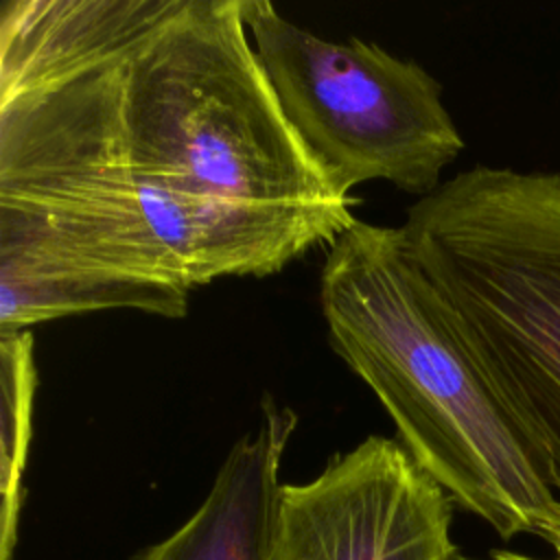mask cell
Instances as JSON below:
<instances>
[{
	"instance_id": "6da1fadb",
	"label": "cell",
	"mask_w": 560,
	"mask_h": 560,
	"mask_svg": "<svg viewBox=\"0 0 560 560\" xmlns=\"http://www.w3.org/2000/svg\"><path fill=\"white\" fill-rule=\"evenodd\" d=\"M330 348L411 459L501 538L560 532V499L466 352L402 230L357 219L319 273Z\"/></svg>"
},
{
	"instance_id": "7a4b0ae2",
	"label": "cell",
	"mask_w": 560,
	"mask_h": 560,
	"mask_svg": "<svg viewBox=\"0 0 560 560\" xmlns=\"http://www.w3.org/2000/svg\"><path fill=\"white\" fill-rule=\"evenodd\" d=\"M116 122L133 177L171 197L357 221L354 199L328 182L282 114L243 0H184L118 57Z\"/></svg>"
},
{
	"instance_id": "3957f363",
	"label": "cell",
	"mask_w": 560,
	"mask_h": 560,
	"mask_svg": "<svg viewBox=\"0 0 560 560\" xmlns=\"http://www.w3.org/2000/svg\"><path fill=\"white\" fill-rule=\"evenodd\" d=\"M400 230L560 499V173L466 168Z\"/></svg>"
},
{
	"instance_id": "277c9868",
	"label": "cell",
	"mask_w": 560,
	"mask_h": 560,
	"mask_svg": "<svg viewBox=\"0 0 560 560\" xmlns=\"http://www.w3.org/2000/svg\"><path fill=\"white\" fill-rule=\"evenodd\" d=\"M243 18L282 114L341 195L383 179L422 199L442 184L464 138L418 61L324 39L267 0H243Z\"/></svg>"
},
{
	"instance_id": "5b68a950",
	"label": "cell",
	"mask_w": 560,
	"mask_h": 560,
	"mask_svg": "<svg viewBox=\"0 0 560 560\" xmlns=\"http://www.w3.org/2000/svg\"><path fill=\"white\" fill-rule=\"evenodd\" d=\"M451 508L398 440L368 435L282 486L269 560H455Z\"/></svg>"
},
{
	"instance_id": "8992f818",
	"label": "cell",
	"mask_w": 560,
	"mask_h": 560,
	"mask_svg": "<svg viewBox=\"0 0 560 560\" xmlns=\"http://www.w3.org/2000/svg\"><path fill=\"white\" fill-rule=\"evenodd\" d=\"M188 298L186 289L136 278L85 258L33 210L0 199V335L107 308L184 317Z\"/></svg>"
},
{
	"instance_id": "52a82bcc",
	"label": "cell",
	"mask_w": 560,
	"mask_h": 560,
	"mask_svg": "<svg viewBox=\"0 0 560 560\" xmlns=\"http://www.w3.org/2000/svg\"><path fill=\"white\" fill-rule=\"evenodd\" d=\"M184 0H7L0 101L37 92L125 55Z\"/></svg>"
},
{
	"instance_id": "ba28073f",
	"label": "cell",
	"mask_w": 560,
	"mask_h": 560,
	"mask_svg": "<svg viewBox=\"0 0 560 560\" xmlns=\"http://www.w3.org/2000/svg\"><path fill=\"white\" fill-rule=\"evenodd\" d=\"M260 411L256 431L230 448L201 505L131 560H269L284 486L280 466L298 416L271 398Z\"/></svg>"
},
{
	"instance_id": "9c48e42d",
	"label": "cell",
	"mask_w": 560,
	"mask_h": 560,
	"mask_svg": "<svg viewBox=\"0 0 560 560\" xmlns=\"http://www.w3.org/2000/svg\"><path fill=\"white\" fill-rule=\"evenodd\" d=\"M0 560H13L24 501L22 475L33 438L37 368L33 332L0 335Z\"/></svg>"
},
{
	"instance_id": "30bf717a",
	"label": "cell",
	"mask_w": 560,
	"mask_h": 560,
	"mask_svg": "<svg viewBox=\"0 0 560 560\" xmlns=\"http://www.w3.org/2000/svg\"><path fill=\"white\" fill-rule=\"evenodd\" d=\"M545 540L553 549V558H549V560H560V532L547 534ZM490 560H542V558H532V556H523V553H516V551H492Z\"/></svg>"
}]
</instances>
